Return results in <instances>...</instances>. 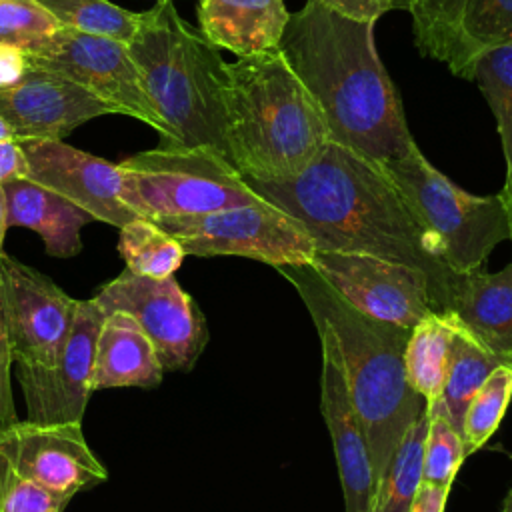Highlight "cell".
<instances>
[{"instance_id": "cell-1", "label": "cell", "mask_w": 512, "mask_h": 512, "mask_svg": "<svg viewBox=\"0 0 512 512\" xmlns=\"http://www.w3.org/2000/svg\"><path fill=\"white\" fill-rule=\"evenodd\" d=\"M246 182L298 220L316 250L362 252L416 266L430 280L434 310L448 308L454 272L382 162L330 140L294 178Z\"/></svg>"}, {"instance_id": "cell-2", "label": "cell", "mask_w": 512, "mask_h": 512, "mask_svg": "<svg viewBox=\"0 0 512 512\" xmlns=\"http://www.w3.org/2000/svg\"><path fill=\"white\" fill-rule=\"evenodd\" d=\"M278 50L318 102L334 142L382 164L416 144L376 52L374 22L350 20L320 0H306L290 12Z\"/></svg>"}, {"instance_id": "cell-3", "label": "cell", "mask_w": 512, "mask_h": 512, "mask_svg": "<svg viewBox=\"0 0 512 512\" xmlns=\"http://www.w3.org/2000/svg\"><path fill=\"white\" fill-rule=\"evenodd\" d=\"M276 270L296 288L310 316L326 322L336 338L378 482L406 430L428 410L406 380L404 350L410 330L354 310L310 264Z\"/></svg>"}, {"instance_id": "cell-4", "label": "cell", "mask_w": 512, "mask_h": 512, "mask_svg": "<svg viewBox=\"0 0 512 512\" xmlns=\"http://www.w3.org/2000/svg\"><path fill=\"white\" fill-rule=\"evenodd\" d=\"M226 142L244 180L300 174L332 140L324 114L280 50L226 64Z\"/></svg>"}, {"instance_id": "cell-5", "label": "cell", "mask_w": 512, "mask_h": 512, "mask_svg": "<svg viewBox=\"0 0 512 512\" xmlns=\"http://www.w3.org/2000/svg\"><path fill=\"white\" fill-rule=\"evenodd\" d=\"M148 98L164 120L170 146L210 148L228 162L226 60L204 34L188 24L174 0H156L138 14L126 44Z\"/></svg>"}, {"instance_id": "cell-6", "label": "cell", "mask_w": 512, "mask_h": 512, "mask_svg": "<svg viewBox=\"0 0 512 512\" xmlns=\"http://www.w3.org/2000/svg\"><path fill=\"white\" fill-rule=\"evenodd\" d=\"M124 204L140 218H180L260 204L264 198L210 148L160 144L120 164Z\"/></svg>"}, {"instance_id": "cell-7", "label": "cell", "mask_w": 512, "mask_h": 512, "mask_svg": "<svg viewBox=\"0 0 512 512\" xmlns=\"http://www.w3.org/2000/svg\"><path fill=\"white\" fill-rule=\"evenodd\" d=\"M384 168L454 274L482 268L492 250L510 240L500 194L476 196L462 190L416 144Z\"/></svg>"}, {"instance_id": "cell-8", "label": "cell", "mask_w": 512, "mask_h": 512, "mask_svg": "<svg viewBox=\"0 0 512 512\" xmlns=\"http://www.w3.org/2000/svg\"><path fill=\"white\" fill-rule=\"evenodd\" d=\"M152 222L176 238L186 256H242L280 268L306 266L316 252L302 224L268 200Z\"/></svg>"}, {"instance_id": "cell-9", "label": "cell", "mask_w": 512, "mask_h": 512, "mask_svg": "<svg viewBox=\"0 0 512 512\" xmlns=\"http://www.w3.org/2000/svg\"><path fill=\"white\" fill-rule=\"evenodd\" d=\"M26 58L32 68L72 80L110 104L116 114L148 124L160 134L162 142H168L170 132L148 98L142 76L124 42L58 28L50 38L28 50Z\"/></svg>"}, {"instance_id": "cell-10", "label": "cell", "mask_w": 512, "mask_h": 512, "mask_svg": "<svg viewBox=\"0 0 512 512\" xmlns=\"http://www.w3.org/2000/svg\"><path fill=\"white\" fill-rule=\"evenodd\" d=\"M104 314L132 318L152 342L164 372H188L208 344L206 318L196 300L168 278L124 270L92 296Z\"/></svg>"}, {"instance_id": "cell-11", "label": "cell", "mask_w": 512, "mask_h": 512, "mask_svg": "<svg viewBox=\"0 0 512 512\" xmlns=\"http://www.w3.org/2000/svg\"><path fill=\"white\" fill-rule=\"evenodd\" d=\"M310 266L338 298L374 320L412 330L434 310L430 280L416 266L338 250H316Z\"/></svg>"}, {"instance_id": "cell-12", "label": "cell", "mask_w": 512, "mask_h": 512, "mask_svg": "<svg viewBox=\"0 0 512 512\" xmlns=\"http://www.w3.org/2000/svg\"><path fill=\"white\" fill-rule=\"evenodd\" d=\"M0 284L14 364L54 366L68 342L78 300L8 254L0 262Z\"/></svg>"}, {"instance_id": "cell-13", "label": "cell", "mask_w": 512, "mask_h": 512, "mask_svg": "<svg viewBox=\"0 0 512 512\" xmlns=\"http://www.w3.org/2000/svg\"><path fill=\"white\" fill-rule=\"evenodd\" d=\"M0 476L32 480L70 502L108 478L104 464L88 446L82 426L16 422L0 432Z\"/></svg>"}, {"instance_id": "cell-14", "label": "cell", "mask_w": 512, "mask_h": 512, "mask_svg": "<svg viewBox=\"0 0 512 512\" xmlns=\"http://www.w3.org/2000/svg\"><path fill=\"white\" fill-rule=\"evenodd\" d=\"M106 314L94 298L78 300L68 342L50 368L16 366V380L34 424L82 426L92 396V366L100 326Z\"/></svg>"}, {"instance_id": "cell-15", "label": "cell", "mask_w": 512, "mask_h": 512, "mask_svg": "<svg viewBox=\"0 0 512 512\" xmlns=\"http://www.w3.org/2000/svg\"><path fill=\"white\" fill-rule=\"evenodd\" d=\"M26 162V178L68 198L94 220L122 228L138 218L122 200V176L118 164L78 150L64 140H18Z\"/></svg>"}, {"instance_id": "cell-16", "label": "cell", "mask_w": 512, "mask_h": 512, "mask_svg": "<svg viewBox=\"0 0 512 512\" xmlns=\"http://www.w3.org/2000/svg\"><path fill=\"white\" fill-rule=\"evenodd\" d=\"M320 336V410L328 426L346 512H372L376 478L360 416L354 408L340 350L326 322L312 318Z\"/></svg>"}, {"instance_id": "cell-17", "label": "cell", "mask_w": 512, "mask_h": 512, "mask_svg": "<svg viewBox=\"0 0 512 512\" xmlns=\"http://www.w3.org/2000/svg\"><path fill=\"white\" fill-rule=\"evenodd\" d=\"M106 114L116 110L72 80L32 66L20 82L0 90V116L16 140H64L80 124Z\"/></svg>"}, {"instance_id": "cell-18", "label": "cell", "mask_w": 512, "mask_h": 512, "mask_svg": "<svg viewBox=\"0 0 512 512\" xmlns=\"http://www.w3.org/2000/svg\"><path fill=\"white\" fill-rule=\"evenodd\" d=\"M196 14L204 38L238 58L278 50L290 20L284 0H200Z\"/></svg>"}, {"instance_id": "cell-19", "label": "cell", "mask_w": 512, "mask_h": 512, "mask_svg": "<svg viewBox=\"0 0 512 512\" xmlns=\"http://www.w3.org/2000/svg\"><path fill=\"white\" fill-rule=\"evenodd\" d=\"M446 310L486 348L512 352V262L498 272L454 274Z\"/></svg>"}, {"instance_id": "cell-20", "label": "cell", "mask_w": 512, "mask_h": 512, "mask_svg": "<svg viewBox=\"0 0 512 512\" xmlns=\"http://www.w3.org/2000/svg\"><path fill=\"white\" fill-rule=\"evenodd\" d=\"M6 194V224L34 230L54 258H70L82 250V228L94 218L68 198L28 178L2 184Z\"/></svg>"}, {"instance_id": "cell-21", "label": "cell", "mask_w": 512, "mask_h": 512, "mask_svg": "<svg viewBox=\"0 0 512 512\" xmlns=\"http://www.w3.org/2000/svg\"><path fill=\"white\" fill-rule=\"evenodd\" d=\"M162 378L164 368L140 326L124 314H106L96 338L92 392L106 388H156Z\"/></svg>"}, {"instance_id": "cell-22", "label": "cell", "mask_w": 512, "mask_h": 512, "mask_svg": "<svg viewBox=\"0 0 512 512\" xmlns=\"http://www.w3.org/2000/svg\"><path fill=\"white\" fill-rule=\"evenodd\" d=\"M456 322L450 310L428 312L412 330L404 350V370L410 388L428 408L438 404L446 386Z\"/></svg>"}, {"instance_id": "cell-23", "label": "cell", "mask_w": 512, "mask_h": 512, "mask_svg": "<svg viewBox=\"0 0 512 512\" xmlns=\"http://www.w3.org/2000/svg\"><path fill=\"white\" fill-rule=\"evenodd\" d=\"M466 0H410L412 32L422 56L448 64L450 72L470 80L472 60L462 36Z\"/></svg>"}, {"instance_id": "cell-24", "label": "cell", "mask_w": 512, "mask_h": 512, "mask_svg": "<svg viewBox=\"0 0 512 512\" xmlns=\"http://www.w3.org/2000/svg\"><path fill=\"white\" fill-rule=\"evenodd\" d=\"M454 322L456 332L446 386L440 402L430 408L442 410L450 424L462 434V420L468 402L496 368L512 366V352H494L486 348L462 326L456 316Z\"/></svg>"}, {"instance_id": "cell-25", "label": "cell", "mask_w": 512, "mask_h": 512, "mask_svg": "<svg viewBox=\"0 0 512 512\" xmlns=\"http://www.w3.org/2000/svg\"><path fill=\"white\" fill-rule=\"evenodd\" d=\"M426 434L428 410L406 430L386 470L378 478L372 512H410V506L422 486Z\"/></svg>"}, {"instance_id": "cell-26", "label": "cell", "mask_w": 512, "mask_h": 512, "mask_svg": "<svg viewBox=\"0 0 512 512\" xmlns=\"http://www.w3.org/2000/svg\"><path fill=\"white\" fill-rule=\"evenodd\" d=\"M118 232V252L132 274L168 278L174 276L186 256L178 240L152 220L138 216L118 228Z\"/></svg>"}, {"instance_id": "cell-27", "label": "cell", "mask_w": 512, "mask_h": 512, "mask_svg": "<svg viewBox=\"0 0 512 512\" xmlns=\"http://www.w3.org/2000/svg\"><path fill=\"white\" fill-rule=\"evenodd\" d=\"M488 102L504 160H506V182L504 186L512 184V42L488 48L480 52L472 64V76Z\"/></svg>"}, {"instance_id": "cell-28", "label": "cell", "mask_w": 512, "mask_h": 512, "mask_svg": "<svg viewBox=\"0 0 512 512\" xmlns=\"http://www.w3.org/2000/svg\"><path fill=\"white\" fill-rule=\"evenodd\" d=\"M60 24V28L106 36L128 44L138 28V14L108 0H36Z\"/></svg>"}, {"instance_id": "cell-29", "label": "cell", "mask_w": 512, "mask_h": 512, "mask_svg": "<svg viewBox=\"0 0 512 512\" xmlns=\"http://www.w3.org/2000/svg\"><path fill=\"white\" fill-rule=\"evenodd\" d=\"M512 398V366L496 368L476 390L466 406L462 438L466 456L482 448L500 426Z\"/></svg>"}, {"instance_id": "cell-30", "label": "cell", "mask_w": 512, "mask_h": 512, "mask_svg": "<svg viewBox=\"0 0 512 512\" xmlns=\"http://www.w3.org/2000/svg\"><path fill=\"white\" fill-rule=\"evenodd\" d=\"M466 458L464 438L438 408H428V434L424 444L422 482L450 490L462 460Z\"/></svg>"}, {"instance_id": "cell-31", "label": "cell", "mask_w": 512, "mask_h": 512, "mask_svg": "<svg viewBox=\"0 0 512 512\" xmlns=\"http://www.w3.org/2000/svg\"><path fill=\"white\" fill-rule=\"evenodd\" d=\"M462 36L472 64L480 52L512 42V0H466Z\"/></svg>"}, {"instance_id": "cell-32", "label": "cell", "mask_w": 512, "mask_h": 512, "mask_svg": "<svg viewBox=\"0 0 512 512\" xmlns=\"http://www.w3.org/2000/svg\"><path fill=\"white\" fill-rule=\"evenodd\" d=\"M58 28L56 18L36 0H0V44L28 52Z\"/></svg>"}, {"instance_id": "cell-33", "label": "cell", "mask_w": 512, "mask_h": 512, "mask_svg": "<svg viewBox=\"0 0 512 512\" xmlns=\"http://www.w3.org/2000/svg\"><path fill=\"white\" fill-rule=\"evenodd\" d=\"M66 504L32 480L0 476V512H62Z\"/></svg>"}, {"instance_id": "cell-34", "label": "cell", "mask_w": 512, "mask_h": 512, "mask_svg": "<svg viewBox=\"0 0 512 512\" xmlns=\"http://www.w3.org/2000/svg\"><path fill=\"white\" fill-rule=\"evenodd\" d=\"M12 350L8 340L4 294L0 284V432L12 428L18 422L14 400H12Z\"/></svg>"}, {"instance_id": "cell-35", "label": "cell", "mask_w": 512, "mask_h": 512, "mask_svg": "<svg viewBox=\"0 0 512 512\" xmlns=\"http://www.w3.org/2000/svg\"><path fill=\"white\" fill-rule=\"evenodd\" d=\"M326 8L334 10L340 16L358 22H374L386 14L390 8V0H320Z\"/></svg>"}, {"instance_id": "cell-36", "label": "cell", "mask_w": 512, "mask_h": 512, "mask_svg": "<svg viewBox=\"0 0 512 512\" xmlns=\"http://www.w3.org/2000/svg\"><path fill=\"white\" fill-rule=\"evenodd\" d=\"M28 68L30 64L24 50L16 46L0 44V90L20 82L26 76Z\"/></svg>"}, {"instance_id": "cell-37", "label": "cell", "mask_w": 512, "mask_h": 512, "mask_svg": "<svg viewBox=\"0 0 512 512\" xmlns=\"http://www.w3.org/2000/svg\"><path fill=\"white\" fill-rule=\"evenodd\" d=\"M26 172L28 162L20 142L16 138L0 140V184L14 178H26Z\"/></svg>"}, {"instance_id": "cell-38", "label": "cell", "mask_w": 512, "mask_h": 512, "mask_svg": "<svg viewBox=\"0 0 512 512\" xmlns=\"http://www.w3.org/2000/svg\"><path fill=\"white\" fill-rule=\"evenodd\" d=\"M448 494H450V490L436 488V486L422 482V486L410 506V512H444Z\"/></svg>"}, {"instance_id": "cell-39", "label": "cell", "mask_w": 512, "mask_h": 512, "mask_svg": "<svg viewBox=\"0 0 512 512\" xmlns=\"http://www.w3.org/2000/svg\"><path fill=\"white\" fill-rule=\"evenodd\" d=\"M6 230H8V224H6V194H4V188L0 184V262H2V256H4V236H6Z\"/></svg>"}, {"instance_id": "cell-40", "label": "cell", "mask_w": 512, "mask_h": 512, "mask_svg": "<svg viewBox=\"0 0 512 512\" xmlns=\"http://www.w3.org/2000/svg\"><path fill=\"white\" fill-rule=\"evenodd\" d=\"M500 198H502V204H504V210H506V218H508V230H510V240H512V184L510 186H504L500 192Z\"/></svg>"}, {"instance_id": "cell-41", "label": "cell", "mask_w": 512, "mask_h": 512, "mask_svg": "<svg viewBox=\"0 0 512 512\" xmlns=\"http://www.w3.org/2000/svg\"><path fill=\"white\" fill-rule=\"evenodd\" d=\"M8 138H14V132L8 126V122L0 116V140H8Z\"/></svg>"}, {"instance_id": "cell-42", "label": "cell", "mask_w": 512, "mask_h": 512, "mask_svg": "<svg viewBox=\"0 0 512 512\" xmlns=\"http://www.w3.org/2000/svg\"><path fill=\"white\" fill-rule=\"evenodd\" d=\"M410 0H390V8L392 10H408Z\"/></svg>"}, {"instance_id": "cell-43", "label": "cell", "mask_w": 512, "mask_h": 512, "mask_svg": "<svg viewBox=\"0 0 512 512\" xmlns=\"http://www.w3.org/2000/svg\"><path fill=\"white\" fill-rule=\"evenodd\" d=\"M502 512H512V488H510V492L506 494V498L502 502Z\"/></svg>"}, {"instance_id": "cell-44", "label": "cell", "mask_w": 512, "mask_h": 512, "mask_svg": "<svg viewBox=\"0 0 512 512\" xmlns=\"http://www.w3.org/2000/svg\"><path fill=\"white\" fill-rule=\"evenodd\" d=\"M198 2H200V0H198Z\"/></svg>"}]
</instances>
